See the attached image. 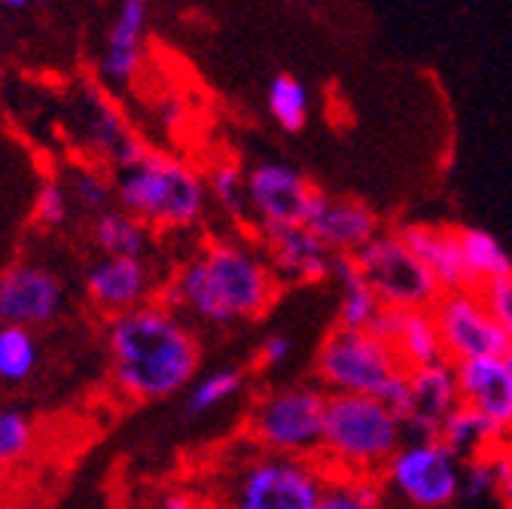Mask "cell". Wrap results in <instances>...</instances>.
Returning <instances> with one entry per match:
<instances>
[{
    "mask_svg": "<svg viewBox=\"0 0 512 509\" xmlns=\"http://www.w3.org/2000/svg\"><path fill=\"white\" fill-rule=\"evenodd\" d=\"M92 238L104 257L116 260H147L153 247V229L122 208H110L92 223Z\"/></svg>",
    "mask_w": 512,
    "mask_h": 509,
    "instance_id": "23",
    "label": "cell"
},
{
    "mask_svg": "<svg viewBox=\"0 0 512 509\" xmlns=\"http://www.w3.org/2000/svg\"><path fill=\"white\" fill-rule=\"evenodd\" d=\"M4 7H7V10H16V13H19V10H28L31 4H28V0H4Z\"/></svg>",
    "mask_w": 512,
    "mask_h": 509,
    "instance_id": "40",
    "label": "cell"
},
{
    "mask_svg": "<svg viewBox=\"0 0 512 509\" xmlns=\"http://www.w3.org/2000/svg\"><path fill=\"white\" fill-rule=\"evenodd\" d=\"M34 442V427L22 412L0 409V467L22 461Z\"/></svg>",
    "mask_w": 512,
    "mask_h": 509,
    "instance_id": "32",
    "label": "cell"
},
{
    "mask_svg": "<svg viewBox=\"0 0 512 509\" xmlns=\"http://www.w3.org/2000/svg\"><path fill=\"white\" fill-rule=\"evenodd\" d=\"M327 476L320 458H287L250 445L214 482V509H320Z\"/></svg>",
    "mask_w": 512,
    "mask_h": 509,
    "instance_id": "4",
    "label": "cell"
},
{
    "mask_svg": "<svg viewBox=\"0 0 512 509\" xmlns=\"http://www.w3.org/2000/svg\"><path fill=\"white\" fill-rule=\"evenodd\" d=\"M330 394L320 385H284L266 391L247 415V442L287 458H320Z\"/></svg>",
    "mask_w": 512,
    "mask_h": 509,
    "instance_id": "6",
    "label": "cell"
},
{
    "mask_svg": "<svg viewBox=\"0 0 512 509\" xmlns=\"http://www.w3.org/2000/svg\"><path fill=\"white\" fill-rule=\"evenodd\" d=\"M244 391V369L238 366H217L192 381V388L183 397V409L189 418H202L223 403H229L235 394Z\"/></svg>",
    "mask_w": 512,
    "mask_h": 509,
    "instance_id": "26",
    "label": "cell"
},
{
    "mask_svg": "<svg viewBox=\"0 0 512 509\" xmlns=\"http://www.w3.org/2000/svg\"><path fill=\"white\" fill-rule=\"evenodd\" d=\"M317 186L290 162H256L247 168V205L253 229L302 226Z\"/></svg>",
    "mask_w": 512,
    "mask_h": 509,
    "instance_id": "12",
    "label": "cell"
},
{
    "mask_svg": "<svg viewBox=\"0 0 512 509\" xmlns=\"http://www.w3.org/2000/svg\"><path fill=\"white\" fill-rule=\"evenodd\" d=\"M357 266L384 308L430 311L442 296V287L433 272L397 235V229H384L378 238H372L357 253Z\"/></svg>",
    "mask_w": 512,
    "mask_h": 509,
    "instance_id": "8",
    "label": "cell"
},
{
    "mask_svg": "<svg viewBox=\"0 0 512 509\" xmlns=\"http://www.w3.org/2000/svg\"><path fill=\"white\" fill-rule=\"evenodd\" d=\"M461 403L482 412L512 439V372L503 357L455 363Z\"/></svg>",
    "mask_w": 512,
    "mask_h": 509,
    "instance_id": "18",
    "label": "cell"
},
{
    "mask_svg": "<svg viewBox=\"0 0 512 509\" xmlns=\"http://www.w3.org/2000/svg\"><path fill=\"white\" fill-rule=\"evenodd\" d=\"M375 333L394 348L406 369H421L445 360V348L433 321V311H409V308H384Z\"/></svg>",
    "mask_w": 512,
    "mask_h": 509,
    "instance_id": "19",
    "label": "cell"
},
{
    "mask_svg": "<svg viewBox=\"0 0 512 509\" xmlns=\"http://www.w3.org/2000/svg\"><path fill=\"white\" fill-rule=\"evenodd\" d=\"M260 238L266 257L275 269V275L287 284H324L333 278V263L336 257L324 247L305 223L302 226H278V229H260Z\"/></svg>",
    "mask_w": 512,
    "mask_h": 509,
    "instance_id": "15",
    "label": "cell"
},
{
    "mask_svg": "<svg viewBox=\"0 0 512 509\" xmlns=\"http://www.w3.org/2000/svg\"><path fill=\"white\" fill-rule=\"evenodd\" d=\"M68 119L89 156L98 159L101 165L116 168V174L132 168L150 153V147L128 125L122 110L98 86H80L77 92H71Z\"/></svg>",
    "mask_w": 512,
    "mask_h": 509,
    "instance_id": "10",
    "label": "cell"
},
{
    "mask_svg": "<svg viewBox=\"0 0 512 509\" xmlns=\"http://www.w3.org/2000/svg\"><path fill=\"white\" fill-rule=\"evenodd\" d=\"M439 442L445 445L455 458L476 461V458H488L500 445L512 442L497 424H491L482 412H476L473 406H458L448 412V418L439 427Z\"/></svg>",
    "mask_w": 512,
    "mask_h": 509,
    "instance_id": "21",
    "label": "cell"
},
{
    "mask_svg": "<svg viewBox=\"0 0 512 509\" xmlns=\"http://www.w3.org/2000/svg\"><path fill=\"white\" fill-rule=\"evenodd\" d=\"M284 281L275 275L260 238L244 232L211 235L162 284L156 302L186 321L214 330L260 321L281 299Z\"/></svg>",
    "mask_w": 512,
    "mask_h": 509,
    "instance_id": "1",
    "label": "cell"
},
{
    "mask_svg": "<svg viewBox=\"0 0 512 509\" xmlns=\"http://www.w3.org/2000/svg\"><path fill=\"white\" fill-rule=\"evenodd\" d=\"M107 351L116 388L135 403L186 394L199 378L202 342L186 317L162 302L110 317Z\"/></svg>",
    "mask_w": 512,
    "mask_h": 509,
    "instance_id": "2",
    "label": "cell"
},
{
    "mask_svg": "<svg viewBox=\"0 0 512 509\" xmlns=\"http://www.w3.org/2000/svg\"><path fill=\"white\" fill-rule=\"evenodd\" d=\"M378 479L384 491L397 494L412 509H445L461 497L464 461L448 452L439 439H406Z\"/></svg>",
    "mask_w": 512,
    "mask_h": 509,
    "instance_id": "9",
    "label": "cell"
},
{
    "mask_svg": "<svg viewBox=\"0 0 512 509\" xmlns=\"http://www.w3.org/2000/svg\"><path fill=\"white\" fill-rule=\"evenodd\" d=\"M406 366L375 330H342L333 327L314 354L317 385L327 394L351 397H384L403 375Z\"/></svg>",
    "mask_w": 512,
    "mask_h": 509,
    "instance_id": "7",
    "label": "cell"
},
{
    "mask_svg": "<svg viewBox=\"0 0 512 509\" xmlns=\"http://www.w3.org/2000/svg\"><path fill=\"white\" fill-rule=\"evenodd\" d=\"M116 205L159 232H180L208 217L211 193L205 171L174 153L150 150L113 177Z\"/></svg>",
    "mask_w": 512,
    "mask_h": 509,
    "instance_id": "3",
    "label": "cell"
},
{
    "mask_svg": "<svg viewBox=\"0 0 512 509\" xmlns=\"http://www.w3.org/2000/svg\"><path fill=\"white\" fill-rule=\"evenodd\" d=\"M205 180H208L211 205H217L235 223L250 220V205H247V168L238 159H217L205 171Z\"/></svg>",
    "mask_w": 512,
    "mask_h": 509,
    "instance_id": "25",
    "label": "cell"
},
{
    "mask_svg": "<svg viewBox=\"0 0 512 509\" xmlns=\"http://www.w3.org/2000/svg\"><path fill=\"white\" fill-rule=\"evenodd\" d=\"M305 226L324 241L333 257H357L372 238L384 232L372 205L354 196H330L324 189H317Z\"/></svg>",
    "mask_w": 512,
    "mask_h": 509,
    "instance_id": "13",
    "label": "cell"
},
{
    "mask_svg": "<svg viewBox=\"0 0 512 509\" xmlns=\"http://www.w3.org/2000/svg\"><path fill=\"white\" fill-rule=\"evenodd\" d=\"M430 311L448 363L503 357L512 345V339L497 327L491 311L485 308L479 290L442 293Z\"/></svg>",
    "mask_w": 512,
    "mask_h": 509,
    "instance_id": "11",
    "label": "cell"
},
{
    "mask_svg": "<svg viewBox=\"0 0 512 509\" xmlns=\"http://www.w3.org/2000/svg\"><path fill=\"white\" fill-rule=\"evenodd\" d=\"M159 122L165 125V129H174L177 122H183V104L177 101V98H165L162 101V107H159Z\"/></svg>",
    "mask_w": 512,
    "mask_h": 509,
    "instance_id": "38",
    "label": "cell"
},
{
    "mask_svg": "<svg viewBox=\"0 0 512 509\" xmlns=\"http://www.w3.org/2000/svg\"><path fill=\"white\" fill-rule=\"evenodd\" d=\"M397 235L418 253L421 263L433 272L442 293H458L473 290L464 257H461V241L458 226H433V223H403L397 226Z\"/></svg>",
    "mask_w": 512,
    "mask_h": 509,
    "instance_id": "20",
    "label": "cell"
},
{
    "mask_svg": "<svg viewBox=\"0 0 512 509\" xmlns=\"http://www.w3.org/2000/svg\"><path fill=\"white\" fill-rule=\"evenodd\" d=\"M384 485L378 476L330 470L320 509H384Z\"/></svg>",
    "mask_w": 512,
    "mask_h": 509,
    "instance_id": "27",
    "label": "cell"
},
{
    "mask_svg": "<svg viewBox=\"0 0 512 509\" xmlns=\"http://www.w3.org/2000/svg\"><path fill=\"white\" fill-rule=\"evenodd\" d=\"M266 107L284 132H299L308 122V89L293 74H278L266 89Z\"/></svg>",
    "mask_w": 512,
    "mask_h": 509,
    "instance_id": "29",
    "label": "cell"
},
{
    "mask_svg": "<svg viewBox=\"0 0 512 509\" xmlns=\"http://www.w3.org/2000/svg\"><path fill=\"white\" fill-rule=\"evenodd\" d=\"M64 305L61 281L40 266H13L0 272V327L49 324Z\"/></svg>",
    "mask_w": 512,
    "mask_h": 509,
    "instance_id": "14",
    "label": "cell"
},
{
    "mask_svg": "<svg viewBox=\"0 0 512 509\" xmlns=\"http://www.w3.org/2000/svg\"><path fill=\"white\" fill-rule=\"evenodd\" d=\"M409 388H412V406L403 418L406 439L427 442L439 439V427L448 418V412L461 406L458 391V372L455 363H433L421 369H409Z\"/></svg>",
    "mask_w": 512,
    "mask_h": 509,
    "instance_id": "16",
    "label": "cell"
},
{
    "mask_svg": "<svg viewBox=\"0 0 512 509\" xmlns=\"http://www.w3.org/2000/svg\"><path fill=\"white\" fill-rule=\"evenodd\" d=\"M34 220L46 229H55L68 220L71 214V196L68 189H64L61 180H43L40 189L34 193V208H31Z\"/></svg>",
    "mask_w": 512,
    "mask_h": 509,
    "instance_id": "33",
    "label": "cell"
},
{
    "mask_svg": "<svg viewBox=\"0 0 512 509\" xmlns=\"http://www.w3.org/2000/svg\"><path fill=\"white\" fill-rule=\"evenodd\" d=\"M293 357V339L284 333L266 336V342L256 348V366L260 369H281Z\"/></svg>",
    "mask_w": 512,
    "mask_h": 509,
    "instance_id": "36",
    "label": "cell"
},
{
    "mask_svg": "<svg viewBox=\"0 0 512 509\" xmlns=\"http://www.w3.org/2000/svg\"><path fill=\"white\" fill-rule=\"evenodd\" d=\"M479 296H482L485 308L491 311V317L497 321V327L512 339V275L488 281L485 287H479Z\"/></svg>",
    "mask_w": 512,
    "mask_h": 509,
    "instance_id": "34",
    "label": "cell"
},
{
    "mask_svg": "<svg viewBox=\"0 0 512 509\" xmlns=\"http://www.w3.org/2000/svg\"><path fill=\"white\" fill-rule=\"evenodd\" d=\"M156 509H205L202 497L186 488H171L156 500Z\"/></svg>",
    "mask_w": 512,
    "mask_h": 509,
    "instance_id": "37",
    "label": "cell"
},
{
    "mask_svg": "<svg viewBox=\"0 0 512 509\" xmlns=\"http://www.w3.org/2000/svg\"><path fill=\"white\" fill-rule=\"evenodd\" d=\"M37 339L25 327H0V381H25L37 366Z\"/></svg>",
    "mask_w": 512,
    "mask_h": 509,
    "instance_id": "30",
    "label": "cell"
},
{
    "mask_svg": "<svg viewBox=\"0 0 512 509\" xmlns=\"http://www.w3.org/2000/svg\"><path fill=\"white\" fill-rule=\"evenodd\" d=\"M497 497H500V503H503V509H512V479L497 491Z\"/></svg>",
    "mask_w": 512,
    "mask_h": 509,
    "instance_id": "39",
    "label": "cell"
},
{
    "mask_svg": "<svg viewBox=\"0 0 512 509\" xmlns=\"http://www.w3.org/2000/svg\"><path fill=\"white\" fill-rule=\"evenodd\" d=\"M406 442L403 421L378 397L330 394L320 461L336 473L381 476Z\"/></svg>",
    "mask_w": 512,
    "mask_h": 509,
    "instance_id": "5",
    "label": "cell"
},
{
    "mask_svg": "<svg viewBox=\"0 0 512 509\" xmlns=\"http://www.w3.org/2000/svg\"><path fill=\"white\" fill-rule=\"evenodd\" d=\"M64 189H68L71 205H77L86 214L101 217L104 211H110V202L116 199V183L107 177V171L101 165L83 162V165H71V171L64 174Z\"/></svg>",
    "mask_w": 512,
    "mask_h": 509,
    "instance_id": "28",
    "label": "cell"
},
{
    "mask_svg": "<svg viewBox=\"0 0 512 509\" xmlns=\"http://www.w3.org/2000/svg\"><path fill=\"white\" fill-rule=\"evenodd\" d=\"M458 241H461V257H464V269H467L473 290H479L488 281H497L503 275H512L509 253L488 229L458 226Z\"/></svg>",
    "mask_w": 512,
    "mask_h": 509,
    "instance_id": "24",
    "label": "cell"
},
{
    "mask_svg": "<svg viewBox=\"0 0 512 509\" xmlns=\"http://www.w3.org/2000/svg\"><path fill=\"white\" fill-rule=\"evenodd\" d=\"M86 293L110 317L135 311L147 302H156L153 296H159L156 275L147 260H116V257H101L86 272Z\"/></svg>",
    "mask_w": 512,
    "mask_h": 509,
    "instance_id": "17",
    "label": "cell"
},
{
    "mask_svg": "<svg viewBox=\"0 0 512 509\" xmlns=\"http://www.w3.org/2000/svg\"><path fill=\"white\" fill-rule=\"evenodd\" d=\"M339 287V308H336V327L342 330H375L378 317L384 311L375 290L366 284L357 257H336L333 278Z\"/></svg>",
    "mask_w": 512,
    "mask_h": 509,
    "instance_id": "22",
    "label": "cell"
},
{
    "mask_svg": "<svg viewBox=\"0 0 512 509\" xmlns=\"http://www.w3.org/2000/svg\"><path fill=\"white\" fill-rule=\"evenodd\" d=\"M503 363H506V366H509V372H512V345H509V351L503 354Z\"/></svg>",
    "mask_w": 512,
    "mask_h": 509,
    "instance_id": "41",
    "label": "cell"
},
{
    "mask_svg": "<svg viewBox=\"0 0 512 509\" xmlns=\"http://www.w3.org/2000/svg\"><path fill=\"white\" fill-rule=\"evenodd\" d=\"M461 494L470 500H482L488 494H497V476L488 458H476L464 464V482H461Z\"/></svg>",
    "mask_w": 512,
    "mask_h": 509,
    "instance_id": "35",
    "label": "cell"
},
{
    "mask_svg": "<svg viewBox=\"0 0 512 509\" xmlns=\"http://www.w3.org/2000/svg\"><path fill=\"white\" fill-rule=\"evenodd\" d=\"M147 28H150V7L144 4V0H122L116 16H113V22H110V28H107L104 46L144 52Z\"/></svg>",
    "mask_w": 512,
    "mask_h": 509,
    "instance_id": "31",
    "label": "cell"
}]
</instances>
